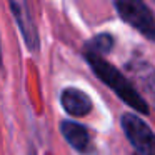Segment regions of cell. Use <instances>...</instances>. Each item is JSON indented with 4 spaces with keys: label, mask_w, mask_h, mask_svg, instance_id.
Returning <instances> with one entry per match:
<instances>
[{
    "label": "cell",
    "mask_w": 155,
    "mask_h": 155,
    "mask_svg": "<svg viewBox=\"0 0 155 155\" xmlns=\"http://www.w3.org/2000/svg\"><path fill=\"white\" fill-rule=\"evenodd\" d=\"M84 58L87 60V64H88V67L92 68V72H94L107 87H110L120 100H124L128 107L137 110V114H142V115L150 114L147 100L140 95V92L135 88V85L128 80V77H125L114 64L105 60L104 57L88 54V52H84Z\"/></svg>",
    "instance_id": "cell-1"
},
{
    "label": "cell",
    "mask_w": 155,
    "mask_h": 155,
    "mask_svg": "<svg viewBox=\"0 0 155 155\" xmlns=\"http://www.w3.org/2000/svg\"><path fill=\"white\" fill-rule=\"evenodd\" d=\"M115 10L120 18L132 28L142 34L145 38L155 42V15L142 0H117L114 2Z\"/></svg>",
    "instance_id": "cell-2"
},
{
    "label": "cell",
    "mask_w": 155,
    "mask_h": 155,
    "mask_svg": "<svg viewBox=\"0 0 155 155\" xmlns=\"http://www.w3.org/2000/svg\"><path fill=\"white\" fill-rule=\"evenodd\" d=\"M120 127L128 138L135 155H155V132L135 114H124L120 117Z\"/></svg>",
    "instance_id": "cell-3"
},
{
    "label": "cell",
    "mask_w": 155,
    "mask_h": 155,
    "mask_svg": "<svg viewBox=\"0 0 155 155\" xmlns=\"http://www.w3.org/2000/svg\"><path fill=\"white\" fill-rule=\"evenodd\" d=\"M8 7H10L14 18L17 22L18 28H20V34L25 40V45L30 52L37 54L40 50V34H38L37 24H35V18L32 15L30 5L27 2H17V0H12L8 2Z\"/></svg>",
    "instance_id": "cell-4"
},
{
    "label": "cell",
    "mask_w": 155,
    "mask_h": 155,
    "mask_svg": "<svg viewBox=\"0 0 155 155\" xmlns=\"http://www.w3.org/2000/svg\"><path fill=\"white\" fill-rule=\"evenodd\" d=\"M125 70L130 75V78L138 85L142 92L150 95V98L155 102V67L148 60L142 58L140 55H134L125 64ZM130 80V82H132Z\"/></svg>",
    "instance_id": "cell-5"
},
{
    "label": "cell",
    "mask_w": 155,
    "mask_h": 155,
    "mask_svg": "<svg viewBox=\"0 0 155 155\" xmlns=\"http://www.w3.org/2000/svg\"><path fill=\"white\" fill-rule=\"evenodd\" d=\"M60 105L70 117L75 118L87 117L94 108V104H92V98L88 97V94L77 87H67L62 90Z\"/></svg>",
    "instance_id": "cell-6"
},
{
    "label": "cell",
    "mask_w": 155,
    "mask_h": 155,
    "mask_svg": "<svg viewBox=\"0 0 155 155\" xmlns=\"http://www.w3.org/2000/svg\"><path fill=\"white\" fill-rule=\"evenodd\" d=\"M60 134L68 145L77 152H88L92 148V137L87 127L74 120L60 122Z\"/></svg>",
    "instance_id": "cell-7"
},
{
    "label": "cell",
    "mask_w": 155,
    "mask_h": 155,
    "mask_svg": "<svg viewBox=\"0 0 155 155\" xmlns=\"http://www.w3.org/2000/svg\"><path fill=\"white\" fill-rule=\"evenodd\" d=\"M115 47V37L108 32H102V34H97L95 37L88 38L84 45V52H88V54L98 55V57H104V55L110 54Z\"/></svg>",
    "instance_id": "cell-8"
},
{
    "label": "cell",
    "mask_w": 155,
    "mask_h": 155,
    "mask_svg": "<svg viewBox=\"0 0 155 155\" xmlns=\"http://www.w3.org/2000/svg\"><path fill=\"white\" fill-rule=\"evenodd\" d=\"M0 67H2V45H0Z\"/></svg>",
    "instance_id": "cell-9"
},
{
    "label": "cell",
    "mask_w": 155,
    "mask_h": 155,
    "mask_svg": "<svg viewBox=\"0 0 155 155\" xmlns=\"http://www.w3.org/2000/svg\"><path fill=\"white\" fill-rule=\"evenodd\" d=\"M153 107H155V102H153Z\"/></svg>",
    "instance_id": "cell-10"
}]
</instances>
